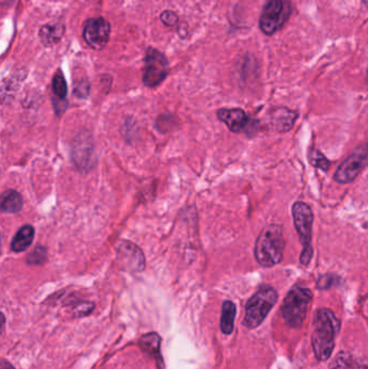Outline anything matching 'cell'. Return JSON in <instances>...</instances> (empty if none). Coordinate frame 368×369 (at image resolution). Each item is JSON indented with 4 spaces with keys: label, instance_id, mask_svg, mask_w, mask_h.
<instances>
[{
    "label": "cell",
    "instance_id": "cell-1",
    "mask_svg": "<svg viewBox=\"0 0 368 369\" xmlns=\"http://www.w3.org/2000/svg\"><path fill=\"white\" fill-rule=\"evenodd\" d=\"M313 326V352L317 360L324 362L332 356L335 348V337L340 333L342 323L332 310L321 308L315 312Z\"/></svg>",
    "mask_w": 368,
    "mask_h": 369
},
{
    "label": "cell",
    "instance_id": "cell-2",
    "mask_svg": "<svg viewBox=\"0 0 368 369\" xmlns=\"http://www.w3.org/2000/svg\"><path fill=\"white\" fill-rule=\"evenodd\" d=\"M283 228L280 225H268L261 230L255 242L254 255L257 263L263 268H273L283 261Z\"/></svg>",
    "mask_w": 368,
    "mask_h": 369
},
{
    "label": "cell",
    "instance_id": "cell-3",
    "mask_svg": "<svg viewBox=\"0 0 368 369\" xmlns=\"http://www.w3.org/2000/svg\"><path fill=\"white\" fill-rule=\"evenodd\" d=\"M292 215L295 229L303 245V251L299 259L301 265L308 266L313 257L312 227L315 223V215L310 205L301 201H297L293 204Z\"/></svg>",
    "mask_w": 368,
    "mask_h": 369
},
{
    "label": "cell",
    "instance_id": "cell-4",
    "mask_svg": "<svg viewBox=\"0 0 368 369\" xmlns=\"http://www.w3.org/2000/svg\"><path fill=\"white\" fill-rule=\"evenodd\" d=\"M312 299V291L307 287L296 285L290 289L281 308L282 316L288 326L297 328L303 325Z\"/></svg>",
    "mask_w": 368,
    "mask_h": 369
},
{
    "label": "cell",
    "instance_id": "cell-5",
    "mask_svg": "<svg viewBox=\"0 0 368 369\" xmlns=\"http://www.w3.org/2000/svg\"><path fill=\"white\" fill-rule=\"evenodd\" d=\"M278 299L279 295L273 287L269 285L261 286L246 303L244 326L248 329L257 328L275 307Z\"/></svg>",
    "mask_w": 368,
    "mask_h": 369
},
{
    "label": "cell",
    "instance_id": "cell-6",
    "mask_svg": "<svg viewBox=\"0 0 368 369\" xmlns=\"http://www.w3.org/2000/svg\"><path fill=\"white\" fill-rule=\"evenodd\" d=\"M290 12L292 8L288 0H268L259 20L261 31L265 35H275L288 22Z\"/></svg>",
    "mask_w": 368,
    "mask_h": 369
},
{
    "label": "cell",
    "instance_id": "cell-7",
    "mask_svg": "<svg viewBox=\"0 0 368 369\" xmlns=\"http://www.w3.org/2000/svg\"><path fill=\"white\" fill-rule=\"evenodd\" d=\"M366 167H368V142L357 147L338 167L335 172V182L342 184H350L359 177Z\"/></svg>",
    "mask_w": 368,
    "mask_h": 369
},
{
    "label": "cell",
    "instance_id": "cell-8",
    "mask_svg": "<svg viewBox=\"0 0 368 369\" xmlns=\"http://www.w3.org/2000/svg\"><path fill=\"white\" fill-rule=\"evenodd\" d=\"M169 63L162 52L148 48L144 58L143 83L146 87L156 88L165 80Z\"/></svg>",
    "mask_w": 368,
    "mask_h": 369
},
{
    "label": "cell",
    "instance_id": "cell-9",
    "mask_svg": "<svg viewBox=\"0 0 368 369\" xmlns=\"http://www.w3.org/2000/svg\"><path fill=\"white\" fill-rule=\"evenodd\" d=\"M110 36V24L104 18H92L85 22L83 38L92 49L103 50Z\"/></svg>",
    "mask_w": 368,
    "mask_h": 369
},
{
    "label": "cell",
    "instance_id": "cell-10",
    "mask_svg": "<svg viewBox=\"0 0 368 369\" xmlns=\"http://www.w3.org/2000/svg\"><path fill=\"white\" fill-rule=\"evenodd\" d=\"M217 118L227 125L228 129L233 133L240 132H256L258 123L251 119L243 109L241 108H221L216 113Z\"/></svg>",
    "mask_w": 368,
    "mask_h": 369
},
{
    "label": "cell",
    "instance_id": "cell-11",
    "mask_svg": "<svg viewBox=\"0 0 368 369\" xmlns=\"http://www.w3.org/2000/svg\"><path fill=\"white\" fill-rule=\"evenodd\" d=\"M72 158L77 167L83 171L92 169L94 165L93 142L89 135H79L73 147Z\"/></svg>",
    "mask_w": 368,
    "mask_h": 369
},
{
    "label": "cell",
    "instance_id": "cell-12",
    "mask_svg": "<svg viewBox=\"0 0 368 369\" xmlns=\"http://www.w3.org/2000/svg\"><path fill=\"white\" fill-rule=\"evenodd\" d=\"M118 258L122 264L135 271H141L145 268V257L143 251L134 243L121 241L118 245Z\"/></svg>",
    "mask_w": 368,
    "mask_h": 369
},
{
    "label": "cell",
    "instance_id": "cell-13",
    "mask_svg": "<svg viewBox=\"0 0 368 369\" xmlns=\"http://www.w3.org/2000/svg\"><path fill=\"white\" fill-rule=\"evenodd\" d=\"M297 118H298V113L290 110L286 107H278L271 113L270 125L275 131L285 133L293 129Z\"/></svg>",
    "mask_w": 368,
    "mask_h": 369
},
{
    "label": "cell",
    "instance_id": "cell-14",
    "mask_svg": "<svg viewBox=\"0 0 368 369\" xmlns=\"http://www.w3.org/2000/svg\"><path fill=\"white\" fill-rule=\"evenodd\" d=\"M65 26L61 22H51L43 25L39 31V38L46 47H52L60 43L64 35Z\"/></svg>",
    "mask_w": 368,
    "mask_h": 369
},
{
    "label": "cell",
    "instance_id": "cell-15",
    "mask_svg": "<svg viewBox=\"0 0 368 369\" xmlns=\"http://www.w3.org/2000/svg\"><path fill=\"white\" fill-rule=\"evenodd\" d=\"M161 338L157 333L144 335L140 341L143 351L148 355L152 356L158 363L159 368H163V358L160 353Z\"/></svg>",
    "mask_w": 368,
    "mask_h": 369
},
{
    "label": "cell",
    "instance_id": "cell-16",
    "mask_svg": "<svg viewBox=\"0 0 368 369\" xmlns=\"http://www.w3.org/2000/svg\"><path fill=\"white\" fill-rule=\"evenodd\" d=\"M33 237H35V229H33V226H22L12 239V251H16V253H22V251H26L33 243Z\"/></svg>",
    "mask_w": 368,
    "mask_h": 369
},
{
    "label": "cell",
    "instance_id": "cell-17",
    "mask_svg": "<svg viewBox=\"0 0 368 369\" xmlns=\"http://www.w3.org/2000/svg\"><path fill=\"white\" fill-rule=\"evenodd\" d=\"M0 207L4 213H19L23 207V197L16 190H7L1 194Z\"/></svg>",
    "mask_w": 368,
    "mask_h": 369
},
{
    "label": "cell",
    "instance_id": "cell-18",
    "mask_svg": "<svg viewBox=\"0 0 368 369\" xmlns=\"http://www.w3.org/2000/svg\"><path fill=\"white\" fill-rule=\"evenodd\" d=\"M330 369H368V362H361L347 352H340L332 360Z\"/></svg>",
    "mask_w": 368,
    "mask_h": 369
},
{
    "label": "cell",
    "instance_id": "cell-19",
    "mask_svg": "<svg viewBox=\"0 0 368 369\" xmlns=\"http://www.w3.org/2000/svg\"><path fill=\"white\" fill-rule=\"evenodd\" d=\"M237 314V307L232 301H227L223 303L221 310V328L225 335L232 334L234 328V318Z\"/></svg>",
    "mask_w": 368,
    "mask_h": 369
},
{
    "label": "cell",
    "instance_id": "cell-20",
    "mask_svg": "<svg viewBox=\"0 0 368 369\" xmlns=\"http://www.w3.org/2000/svg\"><path fill=\"white\" fill-rule=\"evenodd\" d=\"M52 91H53L54 96H56L54 100H66L68 88H67L64 75H63L62 71H60V69L54 73L53 79H52Z\"/></svg>",
    "mask_w": 368,
    "mask_h": 369
},
{
    "label": "cell",
    "instance_id": "cell-21",
    "mask_svg": "<svg viewBox=\"0 0 368 369\" xmlns=\"http://www.w3.org/2000/svg\"><path fill=\"white\" fill-rule=\"evenodd\" d=\"M308 160L313 167H317L321 171L326 172L330 169V161L319 150H311L308 154Z\"/></svg>",
    "mask_w": 368,
    "mask_h": 369
},
{
    "label": "cell",
    "instance_id": "cell-22",
    "mask_svg": "<svg viewBox=\"0 0 368 369\" xmlns=\"http://www.w3.org/2000/svg\"><path fill=\"white\" fill-rule=\"evenodd\" d=\"M47 254L46 247H43V245H37L35 249L27 256L26 263L33 266L43 265L47 261Z\"/></svg>",
    "mask_w": 368,
    "mask_h": 369
},
{
    "label": "cell",
    "instance_id": "cell-23",
    "mask_svg": "<svg viewBox=\"0 0 368 369\" xmlns=\"http://www.w3.org/2000/svg\"><path fill=\"white\" fill-rule=\"evenodd\" d=\"M340 278L336 274H326L317 279V287L321 291L332 289V286L340 284Z\"/></svg>",
    "mask_w": 368,
    "mask_h": 369
},
{
    "label": "cell",
    "instance_id": "cell-24",
    "mask_svg": "<svg viewBox=\"0 0 368 369\" xmlns=\"http://www.w3.org/2000/svg\"><path fill=\"white\" fill-rule=\"evenodd\" d=\"M160 19L163 24L167 27L177 26V23H179V16H177L175 12L171 11V10H167V11L162 12Z\"/></svg>",
    "mask_w": 368,
    "mask_h": 369
},
{
    "label": "cell",
    "instance_id": "cell-25",
    "mask_svg": "<svg viewBox=\"0 0 368 369\" xmlns=\"http://www.w3.org/2000/svg\"><path fill=\"white\" fill-rule=\"evenodd\" d=\"M77 90H78V93H76V95L85 98L89 94V85H88V83H80L75 91H77Z\"/></svg>",
    "mask_w": 368,
    "mask_h": 369
},
{
    "label": "cell",
    "instance_id": "cell-26",
    "mask_svg": "<svg viewBox=\"0 0 368 369\" xmlns=\"http://www.w3.org/2000/svg\"><path fill=\"white\" fill-rule=\"evenodd\" d=\"M0 369H14V367L12 366L9 362H7V360H3L1 363H0Z\"/></svg>",
    "mask_w": 368,
    "mask_h": 369
}]
</instances>
